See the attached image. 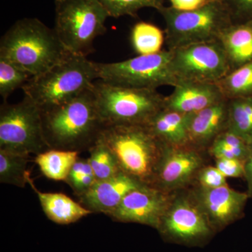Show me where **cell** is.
<instances>
[{"instance_id": "obj_19", "label": "cell", "mask_w": 252, "mask_h": 252, "mask_svg": "<svg viewBox=\"0 0 252 252\" xmlns=\"http://www.w3.org/2000/svg\"><path fill=\"white\" fill-rule=\"evenodd\" d=\"M189 115L163 107L145 126L164 144L183 145L189 144Z\"/></svg>"}, {"instance_id": "obj_30", "label": "cell", "mask_w": 252, "mask_h": 252, "mask_svg": "<svg viewBox=\"0 0 252 252\" xmlns=\"http://www.w3.org/2000/svg\"><path fill=\"white\" fill-rule=\"evenodd\" d=\"M194 185L202 188L215 189L228 185L226 177L217 168L212 165H206L199 172Z\"/></svg>"}, {"instance_id": "obj_21", "label": "cell", "mask_w": 252, "mask_h": 252, "mask_svg": "<svg viewBox=\"0 0 252 252\" xmlns=\"http://www.w3.org/2000/svg\"><path fill=\"white\" fill-rule=\"evenodd\" d=\"M79 154L74 151L49 149L36 155L34 161L46 178L65 182Z\"/></svg>"}, {"instance_id": "obj_2", "label": "cell", "mask_w": 252, "mask_h": 252, "mask_svg": "<svg viewBox=\"0 0 252 252\" xmlns=\"http://www.w3.org/2000/svg\"><path fill=\"white\" fill-rule=\"evenodd\" d=\"M70 54L54 28L36 18L16 21L0 41V59L13 63L32 77L46 72Z\"/></svg>"}, {"instance_id": "obj_11", "label": "cell", "mask_w": 252, "mask_h": 252, "mask_svg": "<svg viewBox=\"0 0 252 252\" xmlns=\"http://www.w3.org/2000/svg\"><path fill=\"white\" fill-rule=\"evenodd\" d=\"M172 73L179 81L217 84L231 71L220 40L171 50Z\"/></svg>"}, {"instance_id": "obj_1", "label": "cell", "mask_w": 252, "mask_h": 252, "mask_svg": "<svg viewBox=\"0 0 252 252\" xmlns=\"http://www.w3.org/2000/svg\"><path fill=\"white\" fill-rule=\"evenodd\" d=\"M41 114L49 149L88 151L104 127L91 88L65 103L41 110Z\"/></svg>"}, {"instance_id": "obj_32", "label": "cell", "mask_w": 252, "mask_h": 252, "mask_svg": "<svg viewBox=\"0 0 252 252\" xmlns=\"http://www.w3.org/2000/svg\"><path fill=\"white\" fill-rule=\"evenodd\" d=\"M215 167L226 178H243L245 177V162L236 159H215Z\"/></svg>"}, {"instance_id": "obj_13", "label": "cell", "mask_w": 252, "mask_h": 252, "mask_svg": "<svg viewBox=\"0 0 252 252\" xmlns=\"http://www.w3.org/2000/svg\"><path fill=\"white\" fill-rule=\"evenodd\" d=\"M197 203L216 233L235 223L244 216L250 198L248 193L238 191L228 185L205 189L190 187Z\"/></svg>"}, {"instance_id": "obj_14", "label": "cell", "mask_w": 252, "mask_h": 252, "mask_svg": "<svg viewBox=\"0 0 252 252\" xmlns=\"http://www.w3.org/2000/svg\"><path fill=\"white\" fill-rule=\"evenodd\" d=\"M171 196L172 193L144 185L127 193L107 216L115 221L139 223L157 230Z\"/></svg>"}, {"instance_id": "obj_17", "label": "cell", "mask_w": 252, "mask_h": 252, "mask_svg": "<svg viewBox=\"0 0 252 252\" xmlns=\"http://www.w3.org/2000/svg\"><path fill=\"white\" fill-rule=\"evenodd\" d=\"M228 127V99L224 98L189 115V143L207 152L214 140Z\"/></svg>"}, {"instance_id": "obj_25", "label": "cell", "mask_w": 252, "mask_h": 252, "mask_svg": "<svg viewBox=\"0 0 252 252\" xmlns=\"http://www.w3.org/2000/svg\"><path fill=\"white\" fill-rule=\"evenodd\" d=\"M228 128L252 143V97L228 99Z\"/></svg>"}, {"instance_id": "obj_24", "label": "cell", "mask_w": 252, "mask_h": 252, "mask_svg": "<svg viewBox=\"0 0 252 252\" xmlns=\"http://www.w3.org/2000/svg\"><path fill=\"white\" fill-rule=\"evenodd\" d=\"M132 48L138 55L157 54L162 51L165 32L152 23L139 22L132 28L130 34Z\"/></svg>"}, {"instance_id": "obj_31", "label": "cell", "mask_w": 252, "mask_h": 252, "mask_svg": "<svg viewBox=\"0 0 252 252\" xmlns=\"http://www.w3.org/2000/svg\"><path fill=\"white\" fill-rule=\"evenodd\" d=\"M233 23L252 21V0H223Z\"/></svg>"}, {"instance_id": "obj_22", "label": "cell", "mask_w": 252, "mask_h": 252, "mask_svg": "<svg viewBox=\"0 0 252 252\" xmlns=\"http://www.w3.org/2000/svg\"><path fill=\"white\" fill-rule=\"evenodd\" d=\"M30 156L0 149V183L25 188L28 185Z\"/></svg>"}, {"instance_id": "obj_8", "label": "cell", "mask_w": 252, "mask_h": 252, "mask_svg": "<svg viewBox=\"0 0 252 252\" xmlns=\"http://www.w3.org/2000/svg\"><path fill=\"white\" fill-rule=\"evenodd\" d=\"M157 230L164 241L203 247L216 235L190 188L172 193Z\"/></svg>"}, {"instance_id": "obj_4", "label": "cell", "mask_w": 252, "mask_h": 252, "mask_svg": "<svg viewBox=\"0 0 252 252\" xmlns=\"http://www.w3.org/2000/svg\"><path fill=\"white\" fill-rule=\"evenodd\" d=\"M98 79L95 62L70 54L46 72L32 77L22 89L25 97L43 110L75 98Z\"/></svg>"}, {"instance_id": "obj_27", "label": "cell", "mask_w": 252, "mask_h": 252, "mask_svg": "<svg viewBox=\"0 0 252 252\" xmlns=\"http://www.w3.org/2000/svg\"><path fill=\"white\" fill-rule=\"evenodd\" d=\"M108 13L109 17L130 16L135 17L140 10L153 8L160 11L164 7V0H97Z\"/></svg>"}, {"instance_id": "obj_26", "label": "cell", "mask_w": 252, "mask_h": 252, "mask_svg": "<svg viewBox=\"0 0 252 252\" xmlns=\"http://www.w3.org/2000/svg\"><path fill=\"white\" fill-rule=\"evenodd\" d=\"M88 151V158L96 180H107L122 172L114 154L100 137Z\"/></svg>"}, {"instance_id": "obj_6", "label": "cell", "mask_w": 252, "mask_h": 252, "mask_svg": "<svg viewBox=\"0 0 252 252\" xmlns=\"http://www.w3.org/2000/svg\"><path fill=\"white\" fill-rule=\"evenodd\" d=\"M165 21L167 50L197 43L220 40L233 20L223 0H210L203 7L182 11L164 6L160 11Z\"/></svg>"}, {"instance_id": "obj_29", "label": "cell", "mask_w": 252, "mask_h": 252, "mask_svg": "<svg viewBox=\"0 0 252 252\" xmlns=\"http://www.w3.org/2000/svg\"><path fill=\"white\" fill-rule=\"evenodd\" d=\"M97 182L89 158H78L68 175L66 183L79 198L87 193Z\"/></svg>"}, {"instance_id": "obj_20", "label": "cell", "mask_w": 252, "mask_h": 252, "mask_svg": "<svg viewBox=\"0 0 252 252\" xmlns=\"http://www.w3.org/2000/svg\"><path fill=\"white\" fill-rule=\"evenodd\" d=\"M220 41L231 70L252 61V21L233 23L222 33Z\"/></svg>"}, {"instance_id": "obj_5", "label": "cell", "mask_w": 252, "mask_h": 252, "mask_svg": "<svg viewBox=\"0 0 252 252\" xmlns=\"http://www.w3.org/2000/svg\"><path fill=\"white\" fill-rule=\"evenodd\" d=\"M91 89L104 126L145 125L164 107L165 96L157 89L124 87L101 79Z\"/></svg>"}, {"instance_id": "obj_34", "label": "cell", "mask_w": 252, "mask_h": 252, "mask_svg": "<svg viewBox=\"0 0 252 252\" xmlns=\"http://www.w3.org/2000/svg\"><path fill=\"white\" fill-rule=\"evenodd\" d=\"M248 184V193L249 197L252 198V143L250 144V154L245 162V177Z\"/></svg>"}, {"instance_id": "obj_28", "label": "cell", "mask_w": 252, "mask_h": 252, "mask_svg": "<svg viewBox=\"0 0 252 252\" xmlns=\"http://www.w3.org/2000/svg\"><path fill=\"white\" fill-rule=\"evenodd\" d=\"M32 78L28 73L13 63L0 59V95L6 99L16 89L21 88Z\"/></svg>"}, {"instance_id": "obj_10", "label": "cell", "mask_w": 252, "mask_h": 252, "mask_svg": "<svg viewBox=\"0 0 252 252\" xmlns=\"http://www.w3.org/2000/svg\"><path fill=\"white\" fill-rule=\"evenodd\" d=\"M0 149L37 154L49 149L43 134L41 109L27 97L0 107Z\"/></svg>"}, {"instance_id": "obj_16", "label": "cell", "mask_w": 252, "mask_h": 252, "mask_svg": "<svg viewBox=\"0 0 252 252\" xmlns=\"http://www.w3.org/2000/svg\"><path fill=\"white\" fill-rule=\"evenodd\" d=\"M224 98L217 84L179 81L172 94L165 96L164 108L189 115Z\"/></svg>"}, {"instance_id": "obj_7", "label": "cell", "mask_w": 252, "mask_h": 252, "mask_svg": "<svg viewBox=\"0 0 252 252\" xmlns=\"http://www.w3.org/2000/svg\"><path fill=\"white\" fill-rule=\"evenodd\" d=\"M55 32L69 52L87 57L109 17L97 0H54Z\"/></svg>"}, {"instance_id": "obj_33", "label": "cell", "mask_w": 252, "mask_h": 252, "mask_svg": "<svg viewBox=\"0 0 252 252\" xmlns=\"http://www.w3.org/2000/svg\"><path fill=\"white\" fill-rule=\"evenodd\" d=\"M169 1L172 9L189 11L203 7L210 0H169Z\"/></svg>"}, {"instance_id": "obj_15", "label": "cell", "mask_w": 252, "mask_h": 252, "mask_svg": "<svg viewBox=\"0 0 252 252\" xmlns=\"http://www.w3.org/2000/svg\"><path fill=\"white\" fill-rule=\"evenodd\" d=\"M123 172L107 180L97 181L92 188L79 197V203L93 213L108 215L132 190L144 186Z\"/></svg>"}, {"instance_id": "obj_12", "label": "cell", "mask_w": 252, "mask_h": 252, "mask_svg": "<svg viewBox=\"0 0 252 252\" xmlns=\"http://www.w3.org/2000/svg\"><path fill=\"white\" fill-rule=\"evenodd\" d=\"M207 154L190 144H165L152 187L167 193L193 187L199 172L207 165Z\"/></svg>"}, {"instance_id": "obj_3", "label": "cell", "mask_w": 252, "mask_h": 252, "mask_svg": "<svg viewBox=\"0 0 252 252\" xmlns=\"http://www.w3.org/2000/svg\"><path fill=\"white\" fill-rule=\"evenodd\" d=\"M99 137L114 154L121 171L152 187L165 144L147 126H104Z\"/></svg>"}, {"instance_id": "obj_9", "label": "cell", "mask_w": 252, "mask_h": 252, "mask_svg": "<svg viewBox=\"0 0 252 252\" xmlns=\"http://www.w3.org/2000/svg\"><path fill=\"white\" fill-rule=\"evenodd\" d=\"M171 59L172 51L167 49L157 54L139 55L119 62L95 64L98 79L124 87L157 90L160 86L177 85Z\"/></svg>"}, {"instance_id": "obj_23", "label": "cell", "mask_w": 252, "mask_h": 252, "mask_svg": "<svg viewBox=\"0 0 252 252\" xmlns=\"http://www.w3.org/2000/svg\"><path fill=\"white\" fill-rule=\"evenodd\" d=\"M217 84L227 99L252 97V61L230 71Z\"/></svg>"}, {"instance_id": "obj_18", "label": "cell", "mask_w": 252, "mask_h": 252, "mask_svg": "<svg viewBox=\"0 0 252 252\" xmlns=\"http://www.w3.org/2000/svg\"><path fill=\"white\" fill-rule=\"evenodd\" d=\"M28 182L37 195L46 216L57 224H71L92 214L80 203H77L65 194L40 191L34 186L31 175H28Z\"/></svg>"}]
</instances>
